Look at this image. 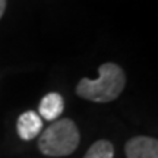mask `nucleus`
<instances>
[{
	"instance_id": "1",
	"label": "nucleus",
	"mask_w": 158,
	"mask_h": 158,
	"mask_svg": "<svg viewBox=\"0 0 158 158\" xmlns=\"http://www.w3.org/2000/svg\"><path fill=\"white\" fill-rule=\"evenodd\" d=\"M126 85V75L116 63H104L98 68V78H82L76 86L81 98L94 102H110L118 98Z\"/></svg>"
},
{
	"instance_id": "2",
	"label": "nucleus",
	"mask_w": 158,
	"mask_h": 158,
	"mask_svg": "<svg viewBox=\"0 0 158 158\" xmlns=\"http://www.w3.org/2000/svg\"><path fill=\"white\" fill-rule=\"evenodd\" d=\"M81 135L70 118H59L41 133L38 139L40 151L48 157H66L78 148Z\"/></svg>"
},
{
	"instance_id": "3",
	"label": "nucleus",
	"mask_w": 158,
	"mask_h": 158,
	"mask_svg": "<svg viewBox=\"0 0 158 158\" xmlns=\"http://www.w3.org/2000/svg\"><path fill=\"white\" fill-rule=\"evenodd\" d=\"M124 154L127 158H158V142L149 136H135L126 142Z\"/></svg>"
},
{
	"instance_id": "4",
	"label": "nucleus",
	"mask_w": 158,
	"mask_h": 158,
	"mask_svg": "<svg viewBox=\"0 0 158 158\" xmlns=\"http://www.w3.org/2000/svg\"><path fill=\"white\" fill-rule=\"evenodd\" d=\"M16 129L19 138L23 141L35 139L43 129V118L35 111H25L18 118Z\"/></svg>"
},
{
	"instance_id": "5",
	"label": "nucleus",
	"mask_w": 158,
	"mask_h": 158,
	"mask_svg": "<svg viewBox=\"0 0 158 158\" xmlns=\"http://www.w3.org/2000/svg\"><path fill=\"white\" fill-rule=\"evenodd\" d=\"M64 102H63L62 95L57 92H50L41 100L38 107V116L45 118V120H56L59 116L63 113Z\"/></svg>"
},
{
	"instance_id": "6",
	"label": "nucleus",
	"mask_w": 158,
	"mask_h": 158,
	"mask_svg": "<svg viewBox=\"0 0 158 158\" xmlns=\"http://www.w3.org/2000/svg\"><path fill=\"white\" fill-rule=\"evenodd\" d=\"M84 158H114V147L106 139L94 142L86 151Z\"/></svg>"
},
{
	"instance_id": "7",
	"label": "nucleus",
	"mask_w": 158,
	"mask_h": 158,
	"mask_svg": "<svg viewBox=\"0 0 158 158\" xmlns=\"http://www.w3.org/2000/svg\"><path fill=\"white\" fill-rule=\"evenodd\" d=\"M5 10H6V0H0V19L3 16Z\"/></svg>"
}]
</instances>
